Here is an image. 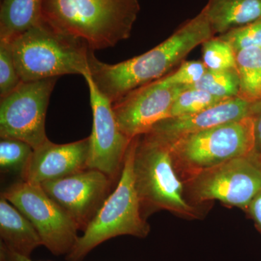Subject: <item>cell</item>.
Returning a JSON list of instances; mask_svg holds the SVG:
<instances>
[{"mask_svg": "<svg viewBox=\"0 0 261 261\" xmlns=\"http://www.w3.org/2000/svg\"><path fill=\"white\" fill-rule=\"evenodd\" d=\"M214 37L202 9L164 42L141 56L109 64L99 61L92 51L89 73L99 92L113 103L135 89L168 75L195 48Z\"/></svg>", "mask_w": 261, "mask_h": 261, "instance_id": "6da1fadb", "label": "cell"}, {"mask_svg": "<svg viewBox=\"0 0 261 261\" xmlns=\"http://www.w3.org/2000/svg\"><path fill=\"white\" fill-rule=\"evenodd\" d=\"M140 11L139 0H43L42 15L53 28L95 50L128 39Z\"/></svg>", "mask_w": 261, "mask_h": 261, "instance_id": "7a4b0ae2", "label": "cell"}, {"mask_svg": "<svg viewBox=\"0 0 261 261\" xmlns=\"http://www.w3.org/2000/svg\"><path fill=\"white\" fill-rule=\"evenodd\" d=\"M134 174L144 218L167 211L187 219H199L207 206L192 204L173 166L169 145L150 134L138 136Z\"/></svg>", "mask_w": 261, "mask_h": 261, "instance_id": "3957f363", "label": "cell"}, {"mask_svg": "<svg viewBox=\"0 0 261 261\" xmlns=\"http://www.w3.org/2000/svg\"><path fill=\"white\" fill-rule=\"evenodd\" d=\"M22 82L89 73L92 50L80 38L60 32L42 20L9 42Z\"/></svg>", "mask_w": 261, "mask_h": 261, "instance_id": "277c9868", "label": "cell"}, {"mask_svg": "<svg viewBox=\"0 0 261 261\" xmlns=\"http://www.w3.org/2000/svg\"><path fill=\"white\" fill-rule=\"evenodd\" d=\"M137 138L130 142L116 188L84 230L83 235L79 237L74 246L67 254L66 261H82L98 245L116 237L129 235L145 238L149 234L150 227L142 214L135 187L134 161Z\"/></svg>", "mask_w": 261, "mask_h": 261, "instance_id": "5b68a950", "label": "cell"}, {"mask_svg": "<svg viewBox=\"0 0 261 261\" xmlns=\"http://www.w3.org/2000/svg\"><path fill=\"white\" fill-rule=\"evenodd\" d=\"M167 144L175 170L185 184L205 170L251 154L255 147L253 119L248 116L223 123Z\"/></svg>", "mask_w": 261, "mask_h": 261, "instance_id": "8992f818", "label": "cell"}, {"mask_svg": "<svg viewBox=\"0 0 261 261\" xmlns=\"http://www.w3.org/2000/svg\"><path fill=\"white\" fill-rule=\"evenodd\" d=\"M184 185L192 204L219 200L246 211L261 190V162L252 153L205 170Z\"/></svg>", "mask_w": 261, "mask_h": 261, "instance_id": "52a82bcc", "label": "cell"}, {"mask_svg": "<svg viewBox=\"0 0 261 261\" xmlns=\"http://www.w3.org/2000/svg\"><path fill=\"white\" fill-rule=\"evenodd\" d=\"M1 195L30 221L49 251L57 256L69 253L80 229L40 185L21 180L10 185Z\"/></svg>", "mask_w": 261, "mask_h": 261, "instance_id": "ba28073f", "label": "cell"}, {"mask_svg": "<svg viewBox=\"0 0 261 261\" xmlns=\"http://www.w3.org/2000/svg\"><path fill=\"white\" fill-rule=\"evenodd\" d=\"M58 77L22 82L0 102V137L24 141L38 148L49 140L45 120Z\"/></svg>", "mask_w": 261, "mask_h": 261, "instance_id": "9c48e42d", "label": "cell"}, {"mask_svg": "<svg viewBox=\"0 0 261 261\" xmlns=\"http://www.w3.org/2000/svg\"><path fill=\"white\" fill-rule=\"evenodd\" d=\"M83 76L88 85L93 116L88 168L102 171L114 182L121 176L132 140L120 129L112 103L99 92L89 73Z\"/></svg>", "mask_w": 261, "mask_h": 261, "instance_id": "30bf717a", "label": "cell"}, {"mask_svg": "<svg viewBox=\"0 0 261 261\" xmlns=\"http://www.w3.org/2000/svg\"><path fill=\"white\" fill-rule=\"evenodd\" d=\"M113 183L102 171L87 168L40 186L84 231L111 193Z\"/></svg>", "mask_w": 261, "mask_h": 261, "instance_id": "8fae6325", "label": "cell"}, {"mask_svg": "<svg viewBox=\"0 0 261 261\" xmlns=\"http://www.w3.org/2000/svg\"><path fill=\"white\" fill-rule=\"evenodd\" d=\"M187 88L169 85L160 79L127 94L112 103L120 129L130 140L147 133L156 123L169 118L173 102Z\"/></svg>", "mask_w": 261, "mask_h": 261, "instance_id": "7c38bea8", "label": "cell"}, {"mask_svg": "<svg viewBox=\"0 0 261 261\" xmlns=\"http://www.w3.org/2000/svg\"><path fill=\"white\" fill-rule=\"evenodd\" d=\"M89 149V137L66 144L47 140L34 149L20 178L22 181L41 185L79 172L88 168Z\"/></svg>", "mask_w": 261, "mask_h": 261, "instance_id": "4fadbf2b", "label": "cell"}, {"mask_svg": "<svg viewBox=\"0 0 261 261\" xmlns=\"http://www.w3.org/2000/svg\"><path fill=\"white\" fill-rule=\"evenodd\" d=\"M252 105L232 98L200 112L163 119L147 133L168 143L185 135L250 116Z\"/></svg>", "mask_w": 261, "mask_h": 261, "instance_id": "5bb4252c", "label": "cell"}, {"mask_svg": "<svg viewBox=\"0 0 261 261\" xmlns=\"http://www.w3.org/2000/svg\"><path fill=\"white\" fill-rule=\"evenodd\" d=\"M0 237L8 248L27 257L43 245L42 239L30 221L2 195Z\"/></svg>", "mask_w": 261, "mask_h": 261, "instance_id": "9a60e30c", "label": "cell"}, {"mask_svg": "<svg viewBox=\"0 0 261 261\" xmlns=\"http://www.w3.org/2000/svg\"><path fill=\"white\" fill-rule=\"evenodd\" d=\"M215 36L261 18V0H209L203 8Z\"/></svg>", "mask_w": 261, "mask_h": 261, "instance_id": "2e32d148", "label": "cell"}, {"mask_svg": "<svg viewBox=\"0 0 261 261\" xmlns=\"http://www.w3.org/2000/svg\"><path fill=\"white\" fill-rule=\"evenodd\" d=\"M43 0H2L0 41L11 42L42 20Z\"/></svg>", "mask_w": 261, "mask_h": 261, "instance_id": "e0dca14e", "label": "cell"}, {"mask_svg": "<svg viewBox=\"0 0 261 261\" xmlns=\"http://www.w3.org/2000/svg\"><path fill=\"white\" fill-rule=\"evenodd\" d=\"M236 68L240 79L238 97L252 104L260 100L261 48H247L237 53Z\"/></svg>", "mask_w": 261, "mask_h": 261, "instance_id": "ac0fdd59", "label": "cell"}, {"mask_svg": "<svg viewBox=\"0 0 261 261\" xmlns=\"http://www.w3.org/2000/svg\"><path fill=\"white\" fill-rule=\"evenodd\" d=\"M190 88L205 91L216 97L224 99L238 97L240 91V79L237 68L233 69L207 70L203 76Z\"/></svg>", "mask_w": 261, "mask_h": 261, "instance_id": "d6986e66", "label": "cell"}, {"mask_svg": "<svg viewBox=\"0 0 261 261\" xmlns=\"http://www.w3.org/2000/svg\"><path fill=\"white\" fill-rule=\"evenodd\" d=\"M34 148L24 141L2 137L0 140L1 172L23 174L32 158Z\"/></svg>", "mask_w": 261, "mask_h": 261, "instance_id": "ffe728a7", "label": "cell"}, {"mask_svg": "<svg viewBox=\"0 0 261 261\" xmlns=\"http://www.w3.org/2000/svg\"><path fill=\"white\" fill-rule=\"evenodd\" d=\"M226 100L228 99L216 97L205 91L188 87L173 102L169 118L200 112Z\"/></svg>", "mask_w": 261, "mask_h": 261, "instance_id": "44dd1931", "label": "cell"}, {"mask_svg": "<svg viewBox=\"0 0 261 261\" xmlns=\"http://www.w3.org/2000/svg\"><path fill=\"white\" fill-rule=\"evenodd\" d=\"M202 63L207 70L236 68V53L226 41L215 36L202 43Z\"/></svg>", "mask_w": 261, "mask_h": 261, "instance_id": "7402d4cb", "label": "cell"}, {"mask_svg": "<svg viewBox=\"0 0 261 261\" xmlns=\"http://www.w3.org/2000/svg\"><path fill=\"white\" fill-rule=\"evenodd\" d=\"M218 37L228 42L236 53L247 48H261V18Z\"/></svg>", "mask_w": 261, "mask_h": 261, "instance_id": "603a6c76", "label": "cell"}, {"mask_svg": "<svg viewBox=\"0 0 261 261\" xmlns=\"http://www.w3.org/2000/svg\"><path fill=\"white\" fill-rule=\"evenodd\" d=\"M21 82L10 43L0 41V97L11 93Z\"/></svg>", "mask_w": 261, "mask_h": 261, "instance_id": "cb8c5ba5", "label": "cell"}, {"mask_svg": "<svg viewBox=\"0 0 261 261\" xmlns=\"http://www.w3.org/2000/svg\"><path fill=\"white\" fill-rule=\"evenodd\" d=\"M207 70L202 61H185L178 65L177 69L172 70L161 80L171 86L190 87L197 83Z\"/></svg>", "mask_w": 261, "mask_h": 261, "instance_id": "d4e9b609", "label": "cell"}, {"mask_svg": "<svg viewBox=\"0 0 261 261\" xmlns=\"http://www.w3.org/2000/svg\"><path fill=\"white\" fill-rule=\"evenodd\" d=\"M250 117L253 119L255 130V147L252 154L261 162V99L252 103Z\"/></svg>", "mask_w": 261, "mask_h": 261, "instance_id": "484cf974", "label": "cell"}, {"mask_svg": "<svg viewBox=\"0 0 261 261\" xmlns=\"http://www.w3.org/2000/svg\"><path fill=\"white\" fill-rule=\"evenodd\" d=\"M246 212L261 233V190L250 202Z\"/></svg>", "mask_w": 261, "mask_h": 261, "instance_id": "4316f807", "label": "cell"}, {"mask_svg": "<svg viewBox=\"0 0 261 261\" xmlns=\"http://www.w3.org/2000/svg\"><path fill=\"white\" fill-rule=\"evenodd\" d=\"M0 261H34L30 257L20 255L8 248L3 242L0 243Z\"/></svg>", "mask_w": 261, "mask_h": 261, "instance_id": "83f0119b", "label": "cell"}]
</instances>
